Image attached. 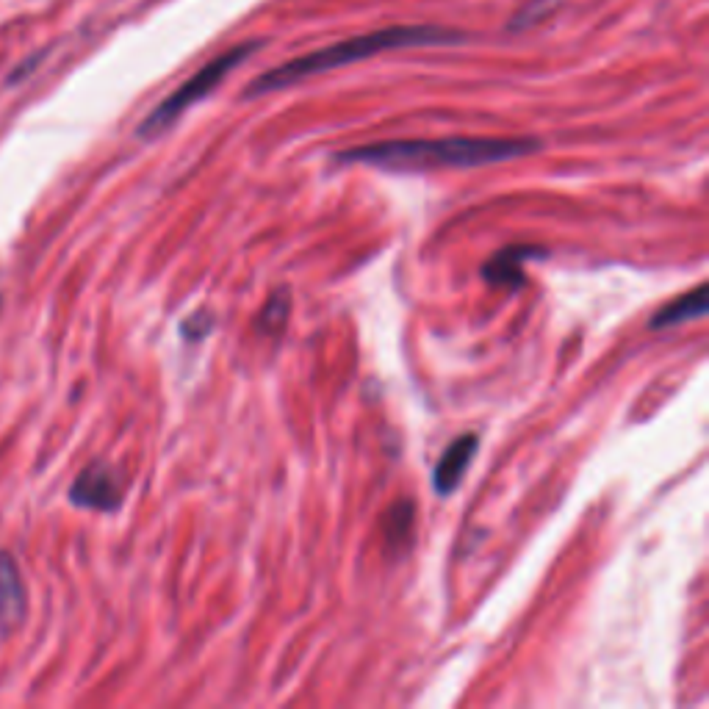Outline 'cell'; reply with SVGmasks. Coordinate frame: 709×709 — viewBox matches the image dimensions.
<instances>
[{
  "mask_svg": "<svg viewBox=\"0 0 709 709\" xmlns=\"http://www.w3.org/2000/svg\"><path fill=\"white\" fill-rule=\"evenodd\" d=\"M466 39L463 31L455 28H444V25H388L372 34H361V37H349L336 45L305 53L300 59H291L286 64H277L275 70L258 75L253 84L244 89V97L253 100L266 92H277V89H289V86L300 84L305 78L313 75L330 73L338 67L347 64H358V61L372 59L388 50H405V48H433V45H460Z\"/></svg>",
  "mask_w": 709,
  "mask_h": 709,
  "instance_id": "1",
  "label": "cell"
},
{
  "mask_svg": "<svg viewBox=\"0 0 709 709\" xmlns=\"http://www.w3.org/2000/svg\"><path fill=\"white\" fill-rule=\"evenodd\" d=\"M535 139H477V136H449V139H399L374 142L338 153L341 164H369L380 169H474L502 164L529 156L538 150Z\"/></svg>",
  "mask_w": 709,
  "mask_h": 709,
  "instance_id": "2",
  "label": "cell"
},
{
  "mask_svg": "<svg viewBox=\"0 0 709 709\" xmlns=\"http://www.w3.org/2000/svg\"><path fill=\"white\" fill-rule=\"evenodd\" d=\"M261 48H264L261 39H250V42H239V45H233V48H228L225 53H219L217 59H211L205 67H200V70H197L186 84L178 86L172 95L164 97L156 109L147 114V120L139 125V136H142V139L161 136V133L167 131L169 125L178 122V117H181L183 111L192 109L194 103H200L203 97L211 95V92H214V89H217V86L222 84V81H225V78H228L239 64H244V61L253 56L255 50Z\"/></svg>",
  "mask_w": 709,
  "mask_h": 709,
  "instance_id": "3",
  "label": "cell"
},
{
  "mask_svg": "<svg viewBox=\"0 0 709 709\" xmlns=\"http://www.w3.org/2000/svg\"><path fill=\"white\" fill-rule=\"evenodd\" d=\"M70 502L78 507H86V510H117L122 502L117 474L109 466H103V463L89 466L75 480L73 491H70Z\"/></svg>",
  "mask_w": 709,
  "mask_h": 709,
  "instance_id": "4",
  "label": "cell"
},
{
  "mask_svg": "<svg viewBox=\"0 0 709 709\" xmlns=\"http://www.w3.org/2000/svg\"><path fill=\"white\" fill-rule=\"evenodd\" d=\"M25 588L12 554L0 552V635H9L25 618Z\"/></svg>",
  "mask_w": 709,
  "mask_h": 709,
  "instance_id": "5",
  "label": "cell"
},
{
  "mask_svg": "<svg viewBox=\"0 0 709 709\" xmlns=\"http://www.w3.org/2000/svg\"><path fill=\"white\" fill-rule=\"evenodd\" d=\"M477 444H480V438H477L474 433L460 435V438H455V444L449 446L444 455H441V460H438V466H435V474H433L435 491L441 493V496L455 491L457 482L463 480V474H466V469H469V463L474 460V455H477Z\"/></svg>",
  "mask_w": 709,
  "mask_h": 709,
  "instance_id": "6",
  "label": "cell"
},
{
  "mask_svg": "<svg viewBox=\"0 0 709 709\" xmlns=\"http://www.w3.org/2000/svg\"><path fill=\"white\" fill-rule=\"evenodd\" d=\"M704 313H707V286L701 283V286H696L690 294H682V297L668 302L665 308H660L657 316L651 319V327L660 330V327L682 325L687 319H701Z\"/></svg>",
  "mask_w": 709,
  "mask_h": 709,
  "instance_id": "7",
  "label": "cell"
},
{
  "mask_svg": "<svg viewBox=\"0 0 709 709\" xmlns=\"http://www.w3.org/2000/svg\"><path fill=\"white\" fill-rule=\"evenodd\" d=\"M535 255L546 253L535 250V247H507L493 261L485 264L482 277L491 280L493 286H516V283H521V261L524 258H535Z\"/></svg>",
  "mask_w": 709,
  "mask_h": 709,
  "instance_id": "8",
  "label": "cell"
},
{
  "mask_svg": "<svg viewBox=\"0 0 709 709\" xmlns=\"http://www.w3.org/2000/svg\"><path fill=\"white\" fill-rule=\"evenodd\" d=\"M289 305V294H286V291H275L272 300L266 302L264 313H261V319H258V327H261V330H269V333H272V330H280L283 322H286V316H289Z\"/></svg>",
  "mask_w": 709,
  "mask_h": 709,
  "instance_id": "9",
  "label": "cell"
}]
</instances>
